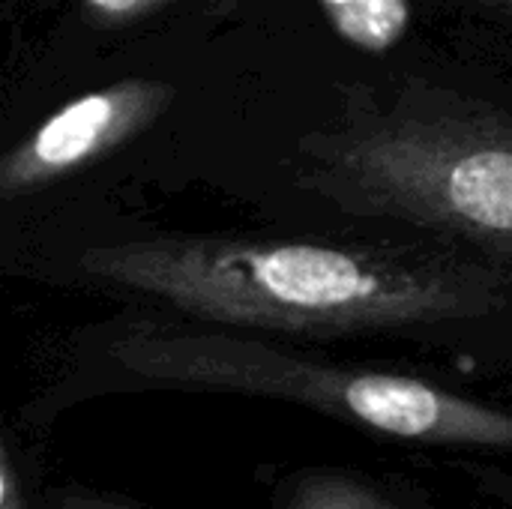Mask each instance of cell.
Wrapping results in <instances>:
<instances>
[{"label":"cell","instance_id":"cell-1","mask_svg":"<svg viewBox=\"0 0 512 509\" xmlns=\"http://www.w3.org/2000/svg\"><path fill=\"white\" fill-rule=\"evenodd\" d=\"M84 279L186 321L276 339L414 336L489 324L512 270L465 246L261 234H150L78 255Z\"/></svg>","mask_w":512,"mask_h":509},{"label":"cell","instance_id":"cell-2","mask_svg":"<svg viewBox=\"0 0 512 509\" xmlns=\"http://www.w3.org/2000/svg\"><path fill=\"white\" fill-rule=\"evenodd\" d=\"M153 390L285 402L405 450L512 456V405L429 375L198 321L132 318L96 330L75 366L24 405L21 417L30 429H48L75 402Z\"/></svg>","mask_w":512,"mask_h":509},{"label":"cell","instance_id":"cell-3","mask_svg":"<svg viewBox=\"0 0 512 509\" xmlns=\"http://www.w3.org/2000/svg\"><path fill=\"white\" fill-rule=\"evenodd\" d=\"M294 183L357 219L402 222L512 270V108L405 75L339 87L294 144Z\"/></svg>","mask_w":512,"mask_h":509},{"label":"cell","instance_id":"cell-4","mask_svg":"<svg viewBox=\"0 0 512 509\" xmlns=\"http://www.w3.org/2000/svg\"><path fill=\"white\" fill-rule=\"evenodd\" d=\"M174 99V84L144 75H129L69 99L3 153L0 198L18 201L81 174L156 126Z\"/></svg>","mask_w":512,"mask_h":509},{"label":"cell","instance_id":"cell-5","mask_svg":"<svg viewBox=\"0 0 512 509\" xmlns=\"http://www.w3.org/2000/svg\"><path fill=\"white\" fill-rule=\"evenodd\" d=\"M258 480L270 509H438L420 480L363 465H264Z\"/></svg>","mask_w":512,"mask_h":509},{"label":"cell","instance_id":"cell-6","mask_svg":"<svg viewBox=\"0 0 512 509\" xmlns=\"http://www.w3.org/2000/svg\"><path fill=\"white\" fill-rule=\"evenodd\" d=\"M333 30L354 48L381 54L411 27V0H318Z\"/></svg>","mask_w":512,"mask_h":509},{"label":"cell","instance_id":"cell-7","mask_svg":"<svg viewBox=\"0 0 512 509\" xmlns=\"http://www.w3.org/2000/svg\"><path fill=\"white\" fill-rule=\"evenodd\" d=\"M45 486L42 462L6 426L0 438V509H51Z\"/></svg>","mask_w":512,"mask_h":509},{"label":"cell","instance_id":"cell-8","mask_svg":"<svg viewBox=\"0 0 512 509\" xmlns=\"http://www.w3.org/2000/svg\"><path fill=\"white\" fill-rule=\"evenodd\" d=\"M48 504L51 509H153L141 501H135L126 492L102 489V486H87L81 480H60L48 483Z\"/></svg>","mask_w":512,"mask_h":509},{"label":"cell","instance_id":"cell-9","mask_svg":"<svg viewBox=\"0 0 512 509\" xmlns=\"http://www.w3.org/2000/svg\"><path fill=\"white\" fill-rule=\"evenodd\" d=\"M450 465L468 480V486L480 498H486L498 509H512V471L486 459H474V456H462Z\"/></svg>","mask_w":512,"mask_h":509},{"label":"cell","instance_id":"cell-10","mask_svg":"<svg viewBox=\"0 0 512 509\" xmlns=\"http://www.w3.org/2000/svg\"><path fill=\"white\" fill-rule=\"evenodd\" d=\"M87 21L96 27H129L159 9H165L171 0H75Z\"/></svg>","mask_w":512,"mask_h":509},{"label":"cell","instance_id":"cell-11","mask_svg":"<svg viewBox=\"0 0 512 509\" xmlns=\"http://www.w3.org/2000/svg\"><path fill=\"white\" fill-rule=\"evenodd\" d=\"M249 0H207V12L210 15H231L237 9H243ZM474 9H483L501 21H512V0H465Z\"/></svg>","mask_w":512,"mask_h":509}]
</instances>
